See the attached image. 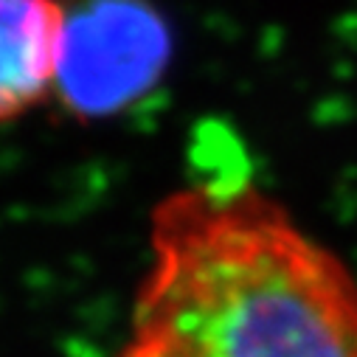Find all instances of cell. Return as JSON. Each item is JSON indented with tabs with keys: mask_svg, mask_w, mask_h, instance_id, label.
Returning <instances> with one entry per match:
<instances>
[{
	"mask_svg": "<svg viewBox=\"0 0 357 357\" xmlns=\"http://www.w3.org/2000/svg\"><path fill=\"white\" fill-rule=\"evenodd\" d=\"M172 48L155 0H62L54 96L79 119L116 116L163 79Z\"/></svg>",
	"mask_w": 357,
	"mask_h": 357,
	"instance_id": "2",
	"label": "cell"
},
{
	"mask_svg": "<svg viewBox=\"0 0 357 357\" xmlns=\"http://www.w3.org/2000/svg\"><path fill=\"white\" fill-rule=\"evenodd\" d=\"M62 0H0V124L54 96Z\"/></svg>",
	"mask_w": 357,
	"mask_h": 357,
	"instance_id": "3",
	"label": "cell"
},
{
	"mask_svg": "<svg viewBox=\"0 0 357 357\" xmlns=\"http://www.w3.org/2000/svg\"><path fill=\"white\" fill-rule=\"evenodd\" d=\"M116 357H357V279L250 183L169 192Z\"/></svg>",
	"mask_w": 357,
	"mask_h": 357,
	"instance_id": "1",
	"label": "cell"
}]
</instances>
